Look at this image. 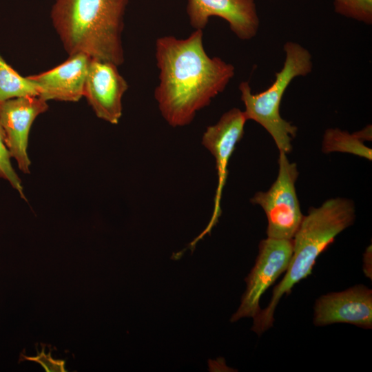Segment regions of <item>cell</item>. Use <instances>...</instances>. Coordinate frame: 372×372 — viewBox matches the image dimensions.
Here are the masks:
<instances>
[{
    "mask_svg": "<svg viewBox=\"0 0 372 372\" xmlns=\"http://www.w3.org/2000/svg\"><path fill=\"white\" fill-rule=\"evenodd\" d=\"M203 39V30H195L186 39L163 36L156 41L159 83L154 98L163 118L174 127L189 124L234 76L233 65L207 54Z\"/></svg>",
    "mask_w": 372,
    "mask_h": 372,
    "instance_id": "obj_1",
    "label": "cell"
},
{
    "mask_svg": "<svg viewBox=\"0 0 372 372\" xmlns=\"http://www.w3.org/2000/svg\"><path fill=\"white\" fill-rule=\"evenodd\" d=\"M129 0H56L50 16L68 53L124 62L122 32Z\"/></svg>",
    "mask_w": 372,
    "mask_h": 372,
    "instance_id": "obj_2",
    "label": "cell"
},
{
    "mask_svg": "<svg viewBox=\"0 0 372 372\" xmlns=\"http://www.w3.org/2000/svg\"><path fill=\"white\" fill-rule=\"evenodd\" d=\"M355 219L353 202L337 197L318 207H310L292 239V255L282 280L273 288L268 305L253 318L251 331L260 336L274 322V312L284 295L311 273L318 257Z\"/></svg>",
    "mask_w": 372,
    "mask_h": 372,
    "instance_id": "obj_3",
    "label": "cell"
},
{
    "mask_svg": "<svg viewBox=\"0 0 372 372\" xmlns=\"http://www.w3.org/2000/svg\"><path fill=\"white\" fill-rule=\"evenodd\" d=\"M284 51L283 67L276 73L273 83L267 90L253 94L247 81L241 82L239 90L247 120L254 121L262 126L273 138L279 152L289 154L292 149L291 141L298 129L282 118L280 112L281 101L292 80L310 73L313 64L310 52L296 42H287Z\"/></svg>",
    "mask_w": 372,
    "mask_h": 372,
    "instance_id": "obj_4",
    "label": "cell"
},
{
    "mask_svg": "<svg viewBox=\"0 0 372 372\" xmlns=\"http://www.w3.org/2000/svg\"><path fill=\"white\" fill-rule=\"evenodd\" d=\"M278 165L274 183L267 191L256 192L251 203L260 205L266 214L268 238L292 240L304 216L295 187L299 173L284 152H280Z\"/></svg>",
    "mask_w": 372,
    "mask_h": 372,
    "instance_id": "obj_5",
    "label": "cell"
},
{
    "mask_svg": "<svg viewBox=\"0 0 372 372\" xmlns=\"http://www.w3.org/2000/svg\"><path fill=\"white\" fill-rule=\"evenodd\" d=\"M292 240L267 238L258 245L255 264L245 280L247 287L240 304L230 321L254 318L260 311V299L278 278L286 271L292 255Z\"/></svg>",
    "mask_w": 372,
    "mask_h": 372,
    "instance_id": "obj_6",
    "label": "cell"
},
{
    "mask_svg": "<svg viewBox=\"0 0 372 372\" xmlns=\"http://www.w3.org/2000/svg\"><path fill=\"white\" fill-rule=\"evenodd\" d=\"M247 121L244 111L234 107L224 113L216 124L208 126L203 135V145L216 160L218 185L212 216L204 231L194 240L196 243L210 233L220 216V199L227 180L228 163L243 136Z\"/></svg>",
    "mask_w": 372,
    "mask_h": 372,
    "instance_id": "obj_7",
    "label": "cell"
},
{
    "mask_svg": "<svg viewBox=\"0 0 372 372\" xmlns=\"http://www.w3.org/2000/svg\"><path fill=\"white\" fill-rule=\"evenodd\" d=\"M48 109V101L39 96L14 98L0 104V125L5 134L7 149L24 174L30 173L28 145L32 125Z\"/></svg>",
    "mask_w": 372,
    "mask_h": 372,
    "instance_id": "obj_8",
    "label": "cell"
},
{
    "mask_svg": "<svg viewBox=\"0 0 372 372\" xmlns=\"http://www.w3.org/2000/svg\"><path fill=\"white\" fill-rule=\"evenodd\" d=\"M127 89V82L119 73L118 65L90 59L83 96L98 118L118 124L122 116V99Z\"/></svg>",
    "mask_w": 372,
    "mask_h": 372,
    "instance_id": "obj_9",
    "label": "cell"
},
{
    "mask_svg": "<svg viewBox=\"0 0 372 372\" xmlns=\"http://www.w3.org/2000/svg\"><path fill=\"white\" fill-rule=\"evenodd\" d=\"M313 321L317 327L347 323L371 329L372 290L364 285H357L342 291L321 296L315 302Z\"/></svg>",
    "mask_w": 372,
    "mask_h": 372,
    "instance_id": "obj_10",
    "label": "cell"
},
{
    "mask_svg": "<svg viewBox=\"0 0 372 372\" xmlns=\"http://www.w3.org/2000/svg\"><path fill=\"white\" fill-rule=\"evenodd\" d=\"M186 10L195 30H203L211 17H218L227 21L231 30L240 39H251L258 30L254 0H188Z\"/></svg>",
    "mask_w": 372,
    "mask_h": 372,
    "instance_id": "obj_11",
    "label": "cell"
},
{
    "mask_svg": "<svg viewBox=\"0 0 372 372\" xmlns=\"http://www.w3.org/2000/svg\"><path fill=\"white\" fill-rule=\"evenodd\" d=\"M90 59L83 53L70 54L56 67L28 77L39 87V96L45 101L76 102L83 96Z\"/></svg>",
    "mask_w": 372,
    "mask_h": 372,
    "instance_id": "obj_12",
    "label": "cell"
},
{
    "mask_svg": "<svg viewBox=\"0 0 372 372\" xmlns=\"http://www.w3.org/2000/svg\"><path fill=\"white\" fill-rule=\"evenodd\" d=\"M365 141H371V125L353 134L338 128H329L324 132L322 151L324 154L349 153L371 161L372 150L364 145Z\"/></svg>",
    "mask_w": 372,
    "mask_h": 372,
    "instance_id": "obj_13",
    "label": "cell"
},
{
    "mask_svg": "<svg viewBox=\"0 0 372 372\" xmlns=\"http://www.w3.org/2000/svg\"><path fill=\"white\" fill-rule=\"evenodd\" d=\"M39 88L28 76H22L0 54V104L21 96H39Z\"/></svg>",
    "mask_w": 372,
    "mask_h": 372,
    "instance_id": "obj_14",
    "label": "cell"
},
{
    "mask_svg": "<svg viewBox=\"0 0 372 372\" xmlns=\"http://www.w3.org/2000/svg\"><path fill=\"white\" fill-rule=\"evenodd\" d=\"M335 11L366 24L372 23V0H334Z\"/></svg>",
    "mask_w": 372,
    "mask_h": 372,
    "instance_id": "obj_15",
    "label": "cell"
},
{
    "mask_svg": "<svg viewBox=\"0 0 372 372\" xmlns=\"http://www.w3.org/2000/svg\"><path fill=\"white\" fill-rule=\"evenodd\" d=\"M10 158L5 142V134L0 125V178L8 181L21 198L25 199L21 180L12 166Z\"/></svg>",
    "mask_w": 372,
    "mask_h": 372,
    "instance_id": "obj_16",
    "label": "cell"
},
{
    "mask_svg": "<svg viewBox=\"0 0 372 372\" xmlns=\"http://www.w3.org/2000/svg\"><path fill=\"white\" fill-rule=\"evenodd\" d=\"M21 356L24 360L36 362L39 363L45 370L46 372H65V361L62 360H55L51 357V351L48 354L45 353V349L41 352H39L37 356L28 357L23 355Z\"/></svg>",
    "mask_w": 372,
    "mask_h": 372,
    "instance_id": "obj_17",
    "label": "cell"
},
{
    "mask_svg": "<svg viewBox=\"0 0 372 372\" xmlns=\"http://www.w3.org/2000/svg\"><path fill=\"white\" fill-rule=\"evenodd\" d=\"M363 271L366 277L371 279V246L367 247L363 258Z\"/></svg>",
    "mask_w": 372,
    "mask_h": 372,
    "instance_id": "obj_18",
    "label": "cell"
}]
</instances>
